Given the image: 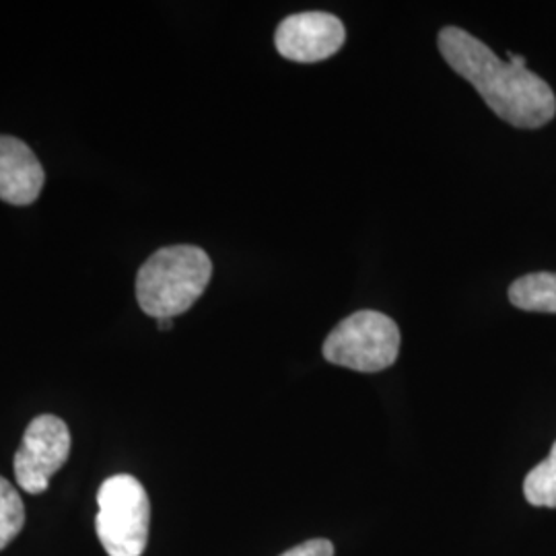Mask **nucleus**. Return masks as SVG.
I'll list each match as a JSON object with an SVG mask.
<instances>
[{
	"mask_svg": "<svg viewBox=\"0 0 556 556\" xmlns=\"http://www.w3.org/2000/svg\"><path fill=\"white\" fill-rule=\"evenodd\" d=\"M443 60L468 80L498 118L516 128L534 130L546 126L556 114L551 85L526 68V59L507 54V62L472 34L459 27L439 31Z\"/></svg>",
	"mask_w": 556,
	"mask_h": 556,
	"instance_id": "nucleus-1",
	"label": "nucleus"
},
{
	"mask_svg": "<svg viewBox=\"0 0 556 556\" xmlns=\"http://www.w3.org/2000/svg\"><path fill=\"white\" fill-rule=\"evenodd\" d=\"M213 277V262L199 245L161 248L140 266L137 299L140 309L155 319L188 312Z\"/></svg>",
	"mask_w": 556,
	"mask_h": 556,
	"instance_id": "nucleus-2",
	"label": "nucleus"
},
{
	"mask_svg": "<svg viewBox=\"0 0 556 556\" xmlns=\"http://www.w3.org/2000/svg\"><path fill=\"white\" fill-rule=\"evenodd\" d=\"M96 532L110 556H140L149 542L151 503L130 475L110 477L98 493Z\"/></svg>",
	"mask_w": 556,
	"mask_h": 556,
	"instance_id": "nucleus-3",
	"label": "nucleus"
},
{
	"mask_svg": "<svg viewBox=\"0 0 556 556\" xmlns=\"http://www.w3.org/2000/svg\"><path fill=\"white\" fill-rule=\"evenodd\" d=\"M324 358L361 374H378L396 363L400 328L396 321L374 309L342 319L324 340Z\"/></svg>",
	"mask_w": 556,
	"mask_h": 556,
	"instance_id": "nucleus-4",
	"label": "nucleus"
},
{
	"mask_svg": "<svg viewBox=\"0 0 556 556\" xmlns=\"http://www.w3.org/2000/svg\"><path fill=\"white\" fill-rule=\"evenodd\" d=\"M71 454V431L64 420L52 415L34 418L15 454V478L23 491L40 495L66 464Z\"/></svg>",
	"mask_w": 556,
	"mask_h": 556,
	"instance_id": "nucleus-5",
	"label": "nucleus"
},
{
	"mask_svg": "<svg viewBox=\"0 0 556 556\" xmlns=\"http://www.w3.org/2000/svg\"><path fill=\"white\" fill-rule=\"evenodd\" d=\"M346 38L344 25L332 13L307 11L291 15L278 25L275 43L282 59L321 62L334 56Z\"/></svg>",
	"mask_w": 556,
	"mask_h": 556,
	"instance_id": "nucleus-6",
	"label": "nucleus"
},
{
	"mask_svg": "<svg viewBox=\"0 0 556 556\" xmlns=\"http://www.w3.org/2000/svg\"><path fill=\"white\" fill-rule=\"evenodd\" d=\"M43 167L34 151L15 137H0V200L25 206L43 188Z\"/></svg>",
	"mask_w": 556,
	"mask_h": 556,
	"instance_id": "nucleus-7",
	"label": "nucleus"
},
{
	"mask_svg": "<svg viewBox=\"0 0 556 556\" xmlns=\"http://www.w3.org/2000/svg\"><path fill=\"white\" fill-rule=\"evenodd\" d=\"M509 301L517 309L556 314V273H532L509 287Z\"/></svg>",
	"mask_w": 556,
	"mask_h": 556,
	"instance_id": "nucleus-8",
	"label": "nucleus"
},
{
	"mask_svg": "<svg viewBox=\"0 0 556 556\" xmlns=\"http://www.w3.org/2000/svg\"><path fill=\"white\" fill-rule=\"evenodd\" d=\"M523 497L534 507L556 509V441L551 456L528 472L523 480Z\"/></svg>",
	"mask_w": 556,
	"mask_h": 556,
	"instance_id": "nucleus-9",
	"label": "nucleus"
},
{
	"mask_svg": "<svg viewBox=\"0 0 556 556\" xmlns=\"http://www.w3.org/2000/svg\"><path fill=\"white\" fill-rule=\"evenodd\" d=\"M25 523V507L17 489L0 477V551L20 536Z\"/></svg>",
	"mask_w": 556,
	"mask_h": 556,
	"instance_id": "nucleus-10",
	"label": "nucleus"
},
{
	"mask_svg": "<svg viewBox=\"0 0 556 556\" xmlns=\"http://www.w3.org/2000/svg\"><path fill=\"white\" fill-rule=\"evenodd\" d=\"M280 556H334V544L326 538H314Z\"/></svg>",
	"mask_w": 556,
	"mask_h": 556,
	"instance_id": "nucleus-11",
	"label": "nucleus"
},
{
	"mask_svg": "<svg viewBox=\"0 0 556 556\" xmlns=\"http://www.w3.org/2000/svg\"><path fill=\"white\" fill-rule=\"evenodd\" d=\"M157 328H160L161 332H167V330H172V328H174V318L157 319Z\"/></svg>",
	"mask_w": 556,
	"mask_h": 556,
	"instance_id": "nucleus-12",
	"label": "nucleus"
}]
</instances>
